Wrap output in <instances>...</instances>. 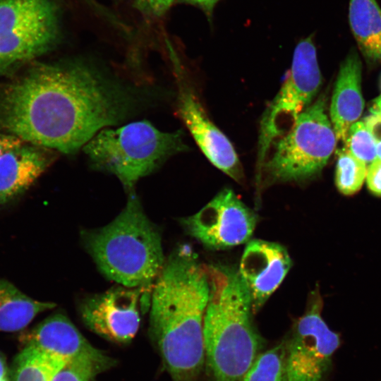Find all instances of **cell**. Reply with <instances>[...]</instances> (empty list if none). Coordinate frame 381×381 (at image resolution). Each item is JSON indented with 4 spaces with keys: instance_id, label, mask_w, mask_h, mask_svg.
Masks as SVG:
<instances>
[{
    "instance_id": "27",
    "label": "cell",
    "mask_w": 381,
    "mask_h": 381,
    "mask_svg": "<svg viewBox=\"0 0 381 381\" xmlns=\"http://www.w3.org/2000/svg\"><path fill=\"white\" fill-rule=\"evenodd\" d=\"M25 143L16 136L8 133H0V156L5 152Z\"/></svg>"
},
{
    "instance_id": "20",
    "label": "cell",
    "mask_w": 381,
    "mask_h": 381,
    "mask_svg": "<svg viewBox=\"0 0 381 381\" xmlns=\"http://www.w3.org/2000/svg\"><path fill=\"white\" fill-rule=\"evenodd\" d=\"M241 381H287L284 339L265 349Z\"/></svg>"
},
{
    "instance_id": "29",
    "label": "cell",
    "mask_w": 381,
    "mask_h": 381,
    "mask_svg": "<svg viewBox=\"0 0 381 381\" xmlns=\"http://www.w3.org/2000/svg\"><path fill=\"white\" fill-rule=\"evenodd\" d=\"M370 111L371 114L381 116V95L373 99Z\"/></svg>"
},
{
    "instance_id": "9",
    "label": "cell",
    "mask_w": 381,
    "mask_h": 381,
    "mask_svg": "<svg viewBox=\"0 0 381 381\" xmlns=\"http://www.w3.org/2000/svg\"><path fill=\"white\" fill-rule=\"evenodd\" d=\"M323 306L316 285L308 296L303 313L294 320L284 338L287 381H330L342 337L323 319Z\"/></svg>"
},
{
    "instance_id": "22",
    "label": "cell",
    "mask_w": 381,
    "mask_h": 381,
    "mask_svg": "<svg viewBox=\"0 0 381 381\" xmlns=\"http://www.w3.org/2000/svg\"><path fill=\"white\" fill-rule=\"evenodd\" d=\"M344 144L353 156L368 166L377 157L375 141L363 121L351 126Z\"/></svg>"
},
{
    "instance_id": "1",
    "label": "cell",
    "mask_w": 381,
    "mask_h": 381,
    "mask_svg": "<svg viewBox=\"0 0 381 381\" xmlns=\"http://www.w3.org/2000/svg\"><path fill=\"white\" fill-rule=\"evenodd\" d=\"M138 99L82 59L33 61L0 87V128L25 143L74 154L133 116Z\"/></svg>"
},
{
    "instance_id": "15",
    "label": "cell",
    "mask_w": 381,
    "mask_h": 381,
    "mask_svg": "<svg viewBox=\"0 0 381 381\" xmlns=\"http://www.w3.org/2000/svg\"><path fill=\"white\" fill-rule=\"evenodd\" d=\"M52 150L28 143L0 156V205L25 192L54 159Z\"/></svg>"
},
{
    "instance_id": "4",
    "label": "cell",
    "mask_w": 381,
    "mask_h": 381,
    "mask_svg": "<svg viewBox=\"0 0 381 381\" xmlns=\"http://www.w3.org/2000/svg\"><path fill=\"white\" fill-rule=\"evenodd\" d=\"M83 243L99 270L123 286L151 294L164 256L159 230L146 216L135 191L109 224L83 232Z\"/></svg>"
},
{
    "instance_id": "30",
    "label": "cell",
    "mask_w": 381,
    "mask_h": 381,
    "mask_svg": "<svg viewBox=\"0 0 381 381\" xmlns=\"http://www.w3.org/2000/svg\"><path fill=\"white\" fill-rule=\"evenodd\" d=\"M7 377V369L4 359L0 355V380Z\"/></svg>"
},
{
    "instance_id": "17",
    "label": "cell",
    "mask_w": 381,
    "mask_h": 381,
    "mask_svg": "<svg viewBox=\"0 0 381 381\" xmlns=\"http://www.w3.org/2000/svg\"><path fill=\"white\" fill-rule=\"evenodd\" d=\"M350 26L359 49L371 63L381 61V8L375 0H350Z\"/></svg>"
},
{
    "instance_id": "11",
    "label": "cell",
    "mask_w": 381,
    "mask_h": 381,
    "mask_svg": "<svg viewBox=\"0 0 381 381\" xmlns=\"http://www.w3.org/2000/svg\"><path fill=\"white\" fill-rule=\"evenodd\" d=\"M174 64L178 85V116L207 159L234 181L243 183V167L231 142L210 119L194 89L183 75L178 61Z\"/></svg>"
},
{
    "instance_id": "14",
    "label": "cell",
    "mask_w": 381,
    "mask_h": 381,
    "mask_svg": "<svg viewBox=\"0 0 381 381\" xmlns=\"http://www.w3.org/2000/svg\"><path fill=\"white\" fill-rule=\"evenodd\" d=\"M291 267V258L281 244L260 239L247 243L238 272L250 294L254 314L279 286Z\"/></svg>"
},
{
    "instance_id": "19",
    "label": "cell",
    "mask_w": 381,
    "mask_h": 381,
    "mask_svg": "<svg viewBox=\"0 0 381 381\" xmlns=\"http://www.w3.org/2000/svg\"><path fill=\"white\" fill-rule=\"evenodd\" d=\"M66 365L61 358L32 345H25L15 359L12 381H53Z\"/></svg>"
},
{
    "instance_id": "12",
    "label": "cell",
    "mask_w": 381,
    "mask_h": 381,
    "mask_svg": "<svg viewBox=\"0 0 381 381\" xmlns=\"http://www.w3.org/2000/svg\"><path fill=\"white\" fill-rule=\"evenodd\" d=\"M151 294L140 288L114 287L86 298L80 307L83 322L110 341H130L140 325V308L148 309Z\"/></svg>"
},
{
    "instance_id": "26",
    "label": "cell",
    "mask_w": 381,
    "mask_h": 381,
    "mask_svg": "<svg viewBox=\"0 0 381 381\" xmlns=\"http://www.w3.org/2000/svg\"><path fill=\"white\" fill-rule=\"evenodd\" d=\"M376 144L377 158L381 159V116L371 114L363 119Z\"/></svg>"
},
{
    "instance_id": "31",
    "label": "cell",
    "mask_w": 381,
    "mask_h": 381,
    "mask_svg": "<svg viewBox=\"0 0 381 381\" xmlns=\"http://www.w3.org/2000/svg\"><path fill=\"white\" fill-rule=\"evenodd\" d=\"M0 381H8V377H6L3 378L2 380H1Z\"/></svg>"
},
{
    "instance_id": "10",
    "label": "cell",
    "mask_w": 381,
    "mask_h": 381,
    "mask_svg": "<svg viewBox=\"0 0 381 381\" xmlns=\"http://www.w3.org/2000/svg\"><path fill=\"white\" fill-rule=\"evenodd\" d=\"M257 222L256 213L230 188L222 190L199 212L181 221L190 236L215 250L247 242Z\"/></svg>"
},
{
    "instance_id": "13",
    "label": "cell",
    "mask_w": 381,
    "mask_h": 381,
    "mask_svg": "<svg viewBox=\"0 0 381 381\" xmlns=\"http://www.w3.org/2000/svg\"><path fill=\"white\" fill-rule=\"evenodd\" d=\"M32 345L62 358L94 378L109 369L114 361L94 347L64 315L50 316L24 335Z\"/></svg>"
},
{
    "instance_id": "25",
    "label": "cell",
    "mask_w": 381,
    "mask_h": 381,
    "mask_svg": "<svg viewBox=\"0 0 381 381\" xmlns=\"http://www.w3.org/2000/svg\"><path fill=\"white\" fill-rule=\"evenodd\" d=\"M94 378L70 365H66L54 377L53 381H92Z\"/></svg>"
},
{
    "instance_id": "7",
    "label": "cell",
    "mask_w": 381,
    "mask_h": 381,
    "mask_svg": "<svg viewBox=\"0 0 381 381\" xmlns=\"http://www.w3.org/2000/svg\"><path fill=\"white\" fill-rule=\"evenodd\" d=\"M61 34L57 0H0V76L13 77L52 50Z\"/></svg>"
},
{
    "instance_id": "5",
    "label": "cell",
    "mask_w": 381,
    "mask_h": 381,
    "mask_svg": "<svg viewBox=\"0 0 381 381\" xmlns=\"http://www.w3.org/2000/svg\"><path fill=\"white\" fill-rule=\"evenodd\" d=\"M82 150L94 169L116 176L129 193L141 178L189 147L181 130L164 132L143 120L104 128Z\"/></svg>"
},
{
    "instance_id": "6",
    "label": "cell",
    "mask_w": 381,
    "mask_h": 381,
    "mask_svg": "<svg viewBox=\"0 0 381 381\" xmlns=\"http://www.w3.org/2000/svg\"><path fill=\"white\" fill-rule=\"evenodd\" d=\"M326 107L322 94L273 143L256 172L258 190L276 183H301L322 171L337 140Z\"/></svg>"
},
{
    "instance_id": "32",
    "label": "cell",
    "mask_w": 381,
    "mask_h": 381,
    "mask_svg": "<svg viewBox=\"0 0 381 381\" xmlns=\"http://www.w3.org/2000/svg\"><path fill=\"white\" fill-rule=\"evenodd\" d=\"M381 82V81H380Z\"/></svg>"
},
{
    "instance_id": "8",
    "label": "cell",
    "mask_w": 381,
    "mask_h": 381,
    "mask_svg": "<svg viewBox=\"0 0 381 381\" xmlns=\"http://www.w3.org/2000/svg\"><path fill=\"white\" fill-rule=\"evenodd\" d=\"M322 84V75L312 37L296 44L289 73L262 114L258 142L257 171L279 138L298 115L313 104Z\"/></svg>"
},
{
    "instance_id": "16",
    "label": "cell",
    "mask_w": 381,
    "mask_h": 381,
    "mask_svg": "<svg viewBox=\"0 0 381 381\" xmlns=\"http://www.w3.org/2000/svg\"><path fill=\"white\" fill-rule=\"evenodd\" d=\"M362 64L352 50L341 64L329 108L332 125L337 140L344 142L352 124L361 116L364 100L361 92Z\"/></svg>"
},
{
    "instance_id": "28",
    "label": "cell",
    "mask_w": 381,
    "mask_h": 381,
    "mask_svg": "<svg viewBox=\"0 0 381 381\" xmlns=\"http://www.w3.org/2000/svg\"><path fill=\"white\" fill-rule=\"evenodd\" d=\"M219 1V0H177L179 2L198 6L204 11L209 19L211 18L214 6Z\"/></svg>"
},
{
    "instance_id": "21",
    "label": "cell",
    "mask_w": 381,
    "mask_h": 381,
    "mask_svg": "<svg viewBox=\"0 0 381 381\" xmlns=\"http://www.w3.org/2000/svg\"><path fill=\"white\" fill-rule=\"evenodd\" d=\"M335 184L345 195L357 193L366 179L368 165L353 156L345 147L337 150Z\"/></svg>"
},
{
    "instance_id": "23",
    "label": "cell",
    "mask_w": 381,
    "mask_h": 381,
    "mask_svg": "<svg viewBox=\"0 0 381 381\" xmlns=\"http://www.w3.org/2000/svg\"><path fill=\"white\" fill-rule=\"evenodd\" d=\"M134 6L143 15L152 18L164 16L177 0H133Z\"/></svg>"
},
{
    "instance_id": "24",
    "label": "cell",
    "mask_w": 381,
    "mask_h": 381,
    "mask_svg": "<svg viewBox=\"0 0 381 381\" xmlns=\"http://www.w3.org/2000/svg\"><path fill=\"white\" fill-rule=\"evenodd\" d=\"M366 183L374 195L381 196V159H376L368 167Z\"/></svg>"
},
{
    "instance_id": "3",
    "label": "cell",
    "mask_w": 381,
    "mask_h": 381,
    "mask_svg": "<svg viewBox=\"0 0 381 381\" xmlns=\"http://www.w3.org/2000/svg\"><path fill=\"white\" fill-rule=\"evenodd\" d=\"M210 293L203 320L205 373L209 381H241L266 341L253 320L250 294L238 270L207 266Z\"/></svg>"
},
{
    "instance_id": "2",
    "label": "cell",
    "mask_w": 381,
    "mask_h": 381,
    "mask_svg": "<svg viewBox=\"0 0 381 381\" xmlns=\"http://www.w3.org/2000/svg\"><path fill=\"white\" fill-rule=\"evenodd\" d=\"M210 293L207 265L188 246H180L165 260L150 303V334L172 381H200L205 373Z\"/></svg>"
},
{
    "instance_id": "18",
    "label": "cell",
    "mask_w": 381,
    "mask_h": 381,
    "mask_svg": "<svg viewBox=\"0 0 381 381\" xmlns=\"http://www.w3.org/2000/svg\"><path fill=\"white\" fill-rule=\"evenodd\" d=\"M55 306L54 303L35 300L5 279H0V331L25 328L38 314Z\"/></svg>"
}]
</instances>
